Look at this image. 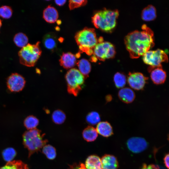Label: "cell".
Here are the masks:
<instances>
[{"instance_id":"6da1fadb","label":"cell","mask_w":169,"mask_h":169,"mask_svg":"<svg viewBox=\"0 0 169 169\" xmlns=\"http://www.w3.org/2000/svg\"><path fill=\"white\" fill-rule=\"evenodd\" d=\"M141 29L131 32L125 38L126 48L132 58L143 55L154 46L153 31L145 24L142 25Z\"/></svg>"},{"instance_id":"7a4b0ae2","label":"cell","mask_w":169,"mask_h":169,"mask_svg":"<svg viewBox=\"0 0 169 169\" xmlns=\"http://www.w3.org/2000/svg\"><path fill=\"white\" fill-rule=\"evenodd\" d=\"M119 15L117 10L104 8L95 13L92 18V22L96 28L106 32H110L116 26Z\"/></svg>"},{"instance_id":"3957f363","label":"cell","mask_w":169,"mask_h":169,"mask_svg":"<svg viewBox=\"0 0 169 169\" xmlns=\"http://www.w3.org/2000/svg\"><path fill=\"white\" fill-rule=\"evenodd\" d=\"M44 134L37 128L25 132L23 135V143L28 151V158L34 153L40 151L46 145L48 140L45 139Z\"/></svg>"},{"instance_id":"277c9868","label":"cell","mask_w":169,"mask_h":169,"mask_svg":"<svg viewBox=\"0 0 169 169\" xmlns=\"http://www.w3.org/2000/svg\"><path fill=\"white\" fill-rule=\"evenodd\" d=\"M75 39L81 51L89 55H93L94 49L98 43V39L94 28H84L76 33Z\"/></svg>"},{"instance_id":"5b68a950","label":"cell","mask_w":169,"mask_h":169,"mask_svg":"<svg viewBox=\"0 0 169 169\" xmlns=\"http://www.w3.org/2000/svg\"><path fill=\"white\" fill-rule=\"evenodd\" d=\"M40 44L39 41L34 44L28 43L21 48L18 52V55L22 64L29 67L35 65L42 53Z\"/></svg>"},{"instance_id":"8992f818","label":"cell","mask_w":169,"mask_h":169,"mask_svg":"<svg viewBox=\"0 0 169 169\" xmlns=\"http://www.w3.org/2000/svg\"><path fill=\"white\" fill-rule=\"evenodd\" d=\"M65 78L68 93L77 96L84 84V76L78 69L72 68L67 72Z\"/></svg>"},{"instance_id":"52a82bcc","label":"cell","mask_w":169,"mask_h":169,"mask_svg":"<svg viewBox=\"0 0 169 169\" xmlns=\"http://www.w3.org/2000/svg\"><path fill=\"white\" fill-rule=\"evenodd\" d=\"M143 56V61L145 63L150 66L149 68L162 67V63L167 62L168 61L166 53L164 51L160 49L148 50Z\"/></svg>"},{"instance_id":"ba28073f","label":"cell","mask_w":169,"mask_h":169,"mask_svg":"<svg viewBox=\"0 0 169 169\" xmlns=\"http://www.w3.org/2000/svg\"><path fill=\"white\" fill-rule=\"evenodd\" d=\"M115 50L114 45L108 42L98 43L93 50V56L101 61L112 58L115 54Z\"/></svg>"},{"instance_id":"9c48e42d","label":"cell","mask_w":169,"mask_h":169,"mask_svg":"<svg viewBox=\"0 0 169 169\" xmlns=\"http://www.w3.org/2000/svg\"><path fill=\"white\" fill-rule=\"evenodd\" d=\"M148 80V78L138 72H130L127 81L130 86L135 90L143 89Z\"/></svg>"},{"instance_id":"30bf717a","label":"cell","mask_w":169,"mask_h":169,"mask_svg":"<svg viewBox=\"0 0 169 169\" xmlns=\"http://www.w3.org/2000/svg\"><path fill=\"white\" fill-rule=\"evenodd\" d=\"M26 83L24 78L21 75L14 73L7 78V84L9 90L12 92H18L22 90Z\"/></svg>"},{"instance_id":"8fae6325","label":"cell","mask_w":169,"mask_h":169,"mask_svg":"<svg viewBox=\"0 0 169 169\" xmlns=\"http://www.w3.org/2000/svg\"><path fill=\"white\" fill-rule=\"evenodd\" d=\"M128 149L134 153L141 152L145 150L147 147V143L143 138L133 137L129 139L127 142Z\"/></svg>"},{"instance_id":"7c38bea8","label":"cell","mask_w":169,"mask_h":169,"mask_svg":"<svg viewBox=\"0 0 169 169\" xmlns=\"http://www.w3.org/2000/svg\"><path fill=\"white\" fill-rule=\"evenodd\" d=\"M148 71L150 73L151 79L155 84H161L165 82L166 78V74L162 67L149 68Z\"/></svg>"},{"instance_id":"4fadbf2b","label":"cell","mask_w":169,"mask_h":169,"mask_svg":"<svg viewBox=\"0 0 169 169\" xmlns=\"http://www.w3.org/2000/svg\"><path fill=\"white\" fill-rule=\"evenodd\" d=\"M59 61L60 65L66 69L73 67L77 63L76 56L70 52L63 53Z\"/></svg>"},{"instance_id":"5bb4252c","label":"cell","mask_w":169,"mask_h":169,"mask_svg":"<svg viewBox=\"0 0 169 169\" xmlns=\"http://www.w3.org/2000/svg\"><path fill=\"white\" fill-rule=\"evenodd\" d=\"M118 96L122 101L126 104L132 103L135 98L134 91L128 87L121 88L118 93Z\"/></svg>"},{"instance_id":"9a60e30c","label":"cell","mask_w":169,"mask_h":169,"mask_svg":"<svg viewBox=\"0 0 169 169\" xmlns=\"http://www.w3.org/2000/svg\"><path fill=\"white\" fill-rule=\"evenodd\" d=\"M102 169H117L118 162L116 157L112 155H105L101 159Z\"/></svg>"},{"instance_id":"2e32d148","label":"cell","mask_w":169,"mask_h":169,"mask_svg":"<svg viewBox=\"0 0 169 169\" xmlns=\"http://www.w3.org/2000/svg\"><path fill=\"white\" fill-rule=\"evenodd\" d=\"M59 17L57 10L50 5L47 7L44 10L43 18L47 22L52 23L55 22Z\"/></svg>"},{"instance_id":"e0dca14e","label":"cell","mask_w":169,"mask_h":169,"mask_svg":"<svg viewBox=\"0 0 169 169\" xmlns=\"http://www.w3.org/2000/svg\"><path fill=\"white\" fill-rule=\"evenodd\" d=\"M98 133L105 137L111 136L113 133L110 124L106 121L100 122L97 125L96 129Z\"/></svg>"},{"instance_id":"ac0fdd59","label":"cell","mask_w":169,"mask_h":169,"mask_svg":"<svg viewBox=\"0 0 169 169\" xmlns=\"http://www.w3.org/2000/svg\"><path fill=\"white\" fill-rule=\"evenodd\" d=\"M43 43L46 49L51 51H54L56 48L57 46L56 36L53 33H48L44 36Z\"/></svg>"},{"instance_id":"d6986e66","label":"cell","mask_w":169,"mask_h":169,"mask_svg":"<svg viewBox=\"0 0 169 169\" xmlns=\"http://www.w3.org/2000/svg\"><path fill=\"white\" fill-rule=\"evenodd\" d=\"M84 166L86 169H102L101 159L95 155L87 157Z\"/></svg>"},{"instance_id":"ffe728a7","label":"cell","mask_w":169,"mask_h":169,"mask_svg":"<svg viewBox=\"0 0 169 169\" xmlns=\"http://www.w3.org/2000/svg\"><path fill=\"white\" fill-rule=\"evenodd\" d=\"M141 17L143 20L146 21H151L155 19L156 17L155 8L151 5H148L142 10Z\"/></svg>"},{"instance_id":"44dd1931","label":"cell","mask_w":169,"mask_h":169,"mask_svg":"<svg viewBox=\"0 0 169 169\" xmlns=\"http://www.w3.org/2000/svg\"><path fill=\"white\" fill-rule=\"evenodd\" d=\"M76 64L79 71L84 78L88 77L91 70V66L90 62L85 59H82L78 61Z\"/></svg>"},{"instance_id":"7402d4cb","label":"cell","mask_w":169,"mask_h":169,"mask_svg":"<svg viewBox=\"0 0 169 169\" xmlns=\"http://www.w3.org/2000/svg\"><path fill=\"white\" fill-rule=\"evenodd\" d=\"M82 136L85 141L91 142L96 140L98 136V133L94 127L88 126L83 130Z\"/></svg>"},{"instance_id":"603a6c76","label":"cell","mask_w":169,"mask_h":169,"mask_svg":"<svg viewBox=\"0 0 169 169\" xmlns=\"http://www.w3.org/2000/svg\"><path fill=\"white\" fill-rule=\"evenodd\" d=\"M0 169H29L28 165L21 160H14L7 162Z\"/></svg>"},{"instance_id":"cb8c5ba5","label":"cell","mask_w":169,"mask_h":169,"mask_svg":"<svg viewBox=\"0 0 169 169\" xmlns=\"http://www.w3.org/2000/svg\"><path fill=\"white\" fill-rule=\"evenodd\" d=\"M13 41L14 43L17 46L22 48L28 44V39L25 33L19 32L17 33L14 35Z\"/></svg>"},{"instance_id":"d4e9b609","label":"cell","mask_w":169,"mask_h":169,"mask_svg":"<svg viewBox=\"0 0 169 169\" xmlns=\"http://www.w3.org/2000/svg\"><path fill=\"white\" fill-rule=\"evenodd\" d=\"M113 80L116 87L118 89H121L126 84L127 78L124 73L117 72L114 76Z\"/></svg>"},{"instance_id":"484cf974","label":"cell","mask_w":169,"mask_h":169,"mask_svg":"<svg viewBox=\"0 0 169 169\" xmlns=\"http://www.w3.org/2000/svg\"><path fill=\"white\" fill-rule=\"evenodd\" d=\"M23 124L27 130H30L36 128L39 124V120L35 116L31 115L24 119Z\"/></svg>"},{"instance_id":"4316f807","label":"cell","mask_w":169,"mask_h":169,"mask_svg":"<svg viewBox=\"0 0 169 169\" xmlns=\"http://www.w3.org/2000/svg\"><path fill=\"white\" fill-rule=\"evenodd\" d=\"M2 154L3 160L7 162L13 161L16 156L17 152L13 148L8 147L3 150Z\"/></svg>"},{"instance_id":"83f0119b","label":"cell","mask_w":169,"mask_h":169,"mask_svg":"<svg viewBox=\"0 0 169 169\" xmlns=\"http://www.w3.org/2000/svg\"><path fill=\"white\" fill-rule=\"evenodd\" d=\"M53 121L57 124H61L64 122L66 116L64 112L60 110H57L54 111L52 116Z\"/></svg>"},{"instance_id":"f1b7e54d","label":"cell","mask_w":169,"mask_h":169,"mask_svg":"<svg viewBox=\"0 0 169 169\" xmlns=\"http://www.w3.org/2000/svg\"><path fill=\"white\" fill-rule=\"evenodd\" d=\"M42 152L50 160L54 159L56 156L55 148L50 145H45L43 147Z\"/></svg>"},{"instance_id":"f546056e","label":"cell","mask_w":169,"mask_h":169,"mask_svg":"<svg viewBox=\"0 0 169 169\" xmlns=\"http://www.w3.org/2000/svg\"><path fill=\"white\" fill-rule=\"evenodd\" d=\"M100 120L99 114L96 111H92L88 113L86 117V121L89 124L94 125L98 124Z\"/></svg>"},{"instance_id":"4dcf8cb0","label":"cell","mask_w":169,"mask_h":169,"mask_svg":"<svg viewBox=\"0 0 169 169\" xmlns=\"http://www.w3.org/2000/svg\"><path fill=\"white\" fill-rule=\"evenodd\" d=\"M13 13V10L9 6L3 5L0 7V17L3 18H10L11 17Z\"/></svg>"},{"instance_id":"1f68e13d","label":"cell","mask_w":169,"mask_h":169,"mask_svg":"<svg viewBox=\"0 0 169 169\" xmlns=\"http://www.w3.org/2000/svg\"><path fill=\"white\" fill-rule=\"evenodd\" d=\"M69 7L70 10H73L75 8L85 5L87 2L84 0H71L69 1Z\"/></svg>"},{"instance_id":"d6a6232c","label":"cell","mask_w":169,"mask_h":169,"mask_svg":"<svg viewBox=\"0 0 169 169\" xmlns=\"http://www.w3.org/2000/svg\"><path fill=\"white\" fill-rule=\"evenodd\" d=\"M70 169H86L84 165L81 163L79 164L75 163L70 166Z\"/></svg>"},{"instance_id":"836d02e7","label":"cell","mask_w":169,"mask_h":169,"mask_svg":"<svg viewBox=\"0 0 169 169\" xmlns=\"http://www.w3.org/2000/svg\"><path fill=\"white\" fill-rule=\"evenodd\" d=\"M159 166L157 165L154 164H150L147 165L144 164L142 167L141 169H159Z\"/></svg>"},{"instance_id":"e575fe53","label":"cell","mask_w":169,"mask_h":169,"mask_svg":"<svg viewBox=\"0 0 169 169\" xmlns=\"http://www.w3.org/2000/svg\"><path fill=\"white\" fill-rule=\"evenodd\" d=\"M169 154H168L165 156L164 158V164L166 167L168 169L169 167Z\"/></svg>"},{"instance_id":"d590c367","label":"cell","mask_w":169,"mask_h":169,"mask_svg":"<svg viewBox=\"0 0 169 169\" xmlns=\"http://www.w3.org/2000/svg\"><path fill=\"white\" fill-rule=\"evenodd\" d=\"M66 0H55V2L56 4L59 6H62L64 4L66 3Z\"/></svg>"},{"instance_id":"8d00e7d4","label":"cell","mask_w":169,"mask_h":169,"mask_svg":"<svg viewBox=\"0 0 169 169\" xmlns=\"http://www.w3.org/2000/svg\"><path fill=\"white\" fill-rule=\"evenodd\" d=\"M2 25V21L0 19V29Z\"/></svg>"}]
</instances>
